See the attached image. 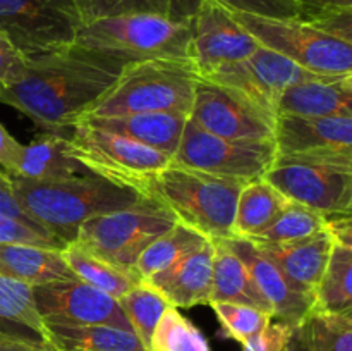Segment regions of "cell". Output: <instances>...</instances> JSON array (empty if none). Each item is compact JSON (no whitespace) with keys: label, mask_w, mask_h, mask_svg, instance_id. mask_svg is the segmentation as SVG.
<instances>
[{"label":"cell","mask_w":352,"mask_h":351,"mask_svg":"<svg viewBox=\"0 0 352 351\" xmlns=\"http://www.w3.org/2000/svg\"><path fill=\"white\" fill-rule=\"evenodd\" d=\"M21 150H23V143H19L0 123V169L9 176H12L16 171Z\"/></svg>","instance_id":"7bdbcfd3"},{"label":"cell","mask_w":352,"mask_h":351,"mask_svg":"<svg viewBox=\"0 0 352 351\" xmlns=\"http://www.w3.org/2000/svg\"><path fill=\"white\" fill-rule=\"evenodd\" d=\"M298 117H352V72L315 74L294 83L282 93L277 116Z\"/></svg>","instance_id":"d6986e66"},{"label":"cell","mask_w":352,"mask_h":351,"mask_svg":"<svg viewBox=\"0 0 352 351\" xmlns=\"http://www.w3.org/2000/svg\"><path fill=\"white\" fill-rule=\"evenodd\" d=\"M236 12L253 14V16L275 17V19H299L301 12L291 0H217Z\"/></svg>","instance_id":"8d00e7d4"},{"label":"cell","mask_w":352,"mask_h":351,"mask_svg":"<svg viewBox=\"0 0 352 351\" xmlns=\"http://www.w3.org/2000/svg\"><path fill=\"white\" fill-rule=\"evenodd\" d=\"M175 222L177 219L164 203L141 196L127 209L82 222L76 243L117 267L134 272V264L144 248Z\"/></svg>","instance_id":"52a82bcc"},{"label":"cell","mask_w":352,"mask_h":351,"mask_svg":"<svg viewBox=\"0 0 352 351\" xmlns=\"http://www.w3.org/2000/svg\"><path fill=\"white\" fill-rule=\"evenodd\" d=\"M292 332H294V327L280 320H270L256 336L243 344L241 351H285Z\"/></svg>","instance_id":"74e56055"},{"label":"cell","mask_w":352,"mask_h":351,"mask_svg":"<svg viewBox=\"0 0 352 351\" xmlns=\"http://www.w3.org/2000/svg\"><path fill=\"white\" fill-rule=\"evenodd\" d=\"M0 215H6L14 220H19V222L26 224V226L33 227V229L45 231L43 227L34 224L33 220L28 217V213L21 209L19 202H17L12 191V179H10V176L7 174L6 171H2V169H0Z\"/></svg>","instance_id":"60d3db41"},{"label":"cell","mask_w":352,"mask_h":351,"mask_svg":"<svg viewBox=\"0 0 352 351\" xmlns=\"http://www.w3.org/2000/svg\"><path fill=\"white\" fill-rule=\"evenodd\" d=\"M315 312H352V246L333 243L329 262L313 291Z\"/></svg>","instance_id":"83f0119b"},{"label":"cell","mask_w":352,"mask_h":351,"mask_svg":"<svg viewBox=\"0 0 352 351\" xmlns=\"http://www.w3.org/2000/svg\"><path fill=\"white\" fill-rule=\"evenodd\" d=\"M191 23H177L155 12L122 14L82 24L76 43L122 57L127 62H191ZM192 64V62H191Z\"/></svg>","instance_id":"5b68a950"},{"label":"cell","mask_w":352,"mask_h":351,"mask_svg":"<svg viewBox=\"0 0 352 351\" xmlns=\"http://www.w3.org/2000/svg\"><path fill=\"white\" fill-rule=\"evenodd\" d=\"M150 351H210V344L205 334L170 305L155 327Z\"/></svg>","instance_id":"d6a6232c"},{"label":"cell","mask_w":352,"mask_h":351,"mask_svg":"<svg viewBox=\"0 0 352 351\" xmlns=\"http://www.w3.org/2000/svg\"><path fill=\"white\" fill-rule=\"evenodd\" d=\"M305 23L311 24L322 33L352 45V9H336L308 17Z\"/></svg>","instance_id":"f35d334b"},{"label":"cell","mask_w":352,"mask_h":351,"mask_svg":"<svg viewBox=\"0 0 352 351\" xmlns=\"http://www.w3.org/2000/svg\"><path fill=\"white\" fill-rule=\"evenodd\" d=\"M198 79L191 62L158 58L129 62L112 88L82 117H116L136 112L189 116Z\"/></svg>","instance_id":"277c9868"},{"label":"cell","mask_w":352,"mask_h":351,"mask_svg":"<svg viewBox=\"0 0 352 351\" xmlns=\"http://www.w3.org/2000/svg\"><path fill=\"white\" fill-rule=\"evenodd\" d=\"M296 286L315 291L329 262L333 240L327 231L285 244H256Z\"/></svg>","instance_id":"44dd1931"},{"label":"cell","mask_w":352,"mask_h":351,"mask_svg":"<svg viewBox=\"0 0 352 351\" xmlns=\"http://www.w3.org/2000/svg\"><path fill=\"white\" fill-rule=\"evenodd\" d=\"M191 62L199 78L243 61L260 45L217 0H201L191 21Z\"/></svg>","instance_id":"9a60e30c"},{"label":"cell","mask_w":352,"mask_h":351,"mask_svg":"<svg viewBox=\"0 0 352 351\" xmlns=\"http://www.w3.org/2000/svg\"><path fill=\"white\" fill-rule=\"evenodd\" d=\"M67 136L45 133L31 143L23 145L12 178L48 181L88 174L85 167L67 153Z\"/></svg>","instance_id":"603a6c76"},{"label":"cell","mask_w":352,"mask_h":351,"mask_svg":"<svg viewBox=\"0 0 352 351\" xmlns=\"http://www.w3.org/2000/svg\"><path fill=\"white\" fill-rule=\"evenodd\" d=\"M327 217L301 203L289 202L268 226L250 237L254 244H285L325 231Z\"/></svg>","instance_id":"f546056e"},{"label":"cell","mask_w":352,"mask_h":351,"mask_svg":"<svg viewBox=\"0 0 352 351\" xmlns=\"http://www.w3.org/2000/svg\"><path fill=\"white\" fill-rule=\"evenodd\" d=\"M48 344L55 351H141L136 334L110 326L43 322ZM148 351V350H146Z\"/></svg>","instance_id":"cb8c5ba5"},{"label":"cell","mask_w":352,"mask_h":351,"mask_svg":"<svg viewBox=\"0 0 352 351\" xmlns=\"http://www.w3.org/2000/svg\"><path fill=\"white\" fill-rule=\"evenodd\" d=\"M155 12L177 23H191L201 0H151Z\"/></svg>","instance_id":"b9f144b4"},{"label":"cell","mask_w":352,"mask_h":351,"mask_svg":"<svg viewBox=\"0 0 352 351\" xmlns=\"http://www.w3.org/2000/svg\"><path fill=\"white\" fill-rule=\"evenodd\" d=\"M141 351H146V350H141Z\"/></svg>","instance_id":"c3c4849f"},{"label":"cell","mask_w":352,"mask_h":351,"mask_svg":"<svg viewBox=\"0 0 352 351\" xmlns=\"http://www.w3.org/2000/svg\"><path fill=\"white\" fill-rule=\"evenodd\" d=\"M67 141L69 157L86 171L143 196L150 182L172 162L155 148L86 123L76 124Z\"/></svg>","instance_id":"8992f818"},{"label":"cell","mask_w":352,"mask_h":351,"mask_svg":"<svg viewBox=\"0 0 352 351\" xmlns=\"http://www.w3.org/2000/svg\"><path fill=\"white\" fill-rule=\"evenodd\" d=\"M212 243L213 274L210 303H239L270 313V306L260 295L246 264L234 251L229 240H213Z\"/></svg>","instance_id":"7402d4cb"},{"label":"cell","mask_w":352,"mask_h":351,"mask_svg":"<svg viewBox=\"0 0 352 351\" xmlns=\"http://www.w3.org/2000/svg\"><path fill=\"white\" fill-rule=\"evenodd\" d=\"M10 179L14 196L28 217L65 244L76 241L82 222L127 209L143 196L91 172L48 181Z\"/></svg>","instance_id":"7a4b0ae2"},{"label":"cell","mask_w":352,"mask_h":351,"mask_svg":"<svg viewBox=\"0 0 352 351\" xmlns=\"http://www.w3.org/2000/svg\"><path fill=\"white\" fill-rule=\"evenodd\" d=\"M72 2L81 19V26L122 14L155 12L151 0H72Z\"/></svg>","instance_id":"e575fe53"},{"label":"cell","mask_w":352,"mask_h":351,"mask_svg":"<svg viewBox=\"0 0 352 351\" xmlns=\"http://www.w3.org/2000/svg\"><path fill=\"white\" fill-rule=\"evenodd\" d=\"M62 257L74 277L107 292L116 299H119L124 292L129 291L134 284L141 281L134 272L103 260L76 241L67 243L62 248Z\"/></svg>","instance_id":"4316f807"},{"label":"cell","mask_w":352,"mask_h":351,"mask_svg":"<svg viewBox=\"0 0 352 351\" xmlns=\"http://www.w3.org/2000/svg\"><path fill=\"white\" fill-rule=\"evenodd\" d=\"M230 12L258 45L284 55L306 71L325 76L352 72V45L322 33L305 21Z\"/></svg>","instance_id":"9c48e42d"},{"label":"cell","mask_w":352,"mask_h":351,"mask_svg":"<svg viewBox=\"0 0 352 351\" xmlns=\"http://www.w3.org/2000/svg\"><path fill=\"white\" fill-rule=\"evenodd\" d=\"M188 119V114L181 112H136L116 117H82L78 123L122 134L172 158L181 143Z\"/></svg>","instance_id":"ffe728a7"},{"label":"cell","mask_w":352,"mask_h":351,"mask_svg":"<svg viewBox=\"0 0 352 351\" xmlns=\"http://www.w3.org/2000/svg\"><path fill=\"white\" fill-rule=\"evenodd\" d=\"M244 184L246 181L219 178L170 162L150 182L144 196L164 203L177 222L206 240H230L237 196Z\"/></svg>","instance_id":"3957f363"},{"label":"cell","mask_w":352,"mask_h":351,"mask_svg":"<svg viewBox=\"0 0 352 351\" xmlns=\"http://www.w3.org/2000/svg\"><path fill=\"white\" fill-rule=\"evenodd\" d=\"M0 330L48 344L43 319L33 299V288L0 274Z\"/></svg>","instance_id":"d4e9b609"},{"label":"cell","mask_w":352,"mask_h":351,"mask_svg":"<svg viewBox=\"0 0 352 351\" xmlns=\"http://www.w3.org/2000/svg\"><path fill=\"white\" fill-rule=\"evenodd\" d=\"M79 28L72 0H0V31L26 58L71 47Z\"/></svg>","instance_id":"8fae6325"},{"label":"cell","mask_w":352,"mask_h":351,"mask_svg":"<svg viewBox=\"0 0 352 351\" xmlns=\"http://www.w3.org/2000/svg\"><path fill=\"white\" fill-rule=\"evenodd\" d=\"M277 157L274 140H230L188 119L172 164L239 181L263 178Z\"/></svg>","instance_id":"30bf717a"},{"label":"cell","mask_w":352,"mask_h":351,"mask_svg":"<svg viewBox=\"0 0 352 351\" xmlns=\"http://www.w3.org/2000/svg\"><path fill=\"white\" fill-rule=\"evenodd\" d=\"M219 319L222 334L243 346L272 320L270 313L239 303H210Z\"/></svg>","instance_id":"836d02e7"},{"label":"cell","mask_w":352,"mask_h":351,"mask_svg":"<svg viewBox=\"0 0 352 351\" xmlns=\"http://www.w3.org/2000/svg\"><path fill=\"white\" fill-rule=\"evenodd\" d=\"M309 351H352V312H311L299 323Z\"/></svg>","instance_id":"1f68e13d"},{"label":"cell","mask_w":352,"mask_h":351,"mask_svg":"<svg viewBox=\"0 0 352 351\" xmlns=\"http://www.w3.org/2000/svg\"><path fill=\"white\" fill-rule=\"evenodd\" d=\"M301 12L299 19L305 21L316 14L336 9H352V0H291Z\"/></svg>","instance_id":"f6af8a7d"},{"label":"cell","mask_w":352,"mask_h":351,"mask_svg":"<svg viewBox=\"0 0 352 351\" xmlns=\"http://www.w3.org/2000/svg\"><path fill=\"white\" fill-rule=\"evenodd\" d=\"M263 178L289 202L323 215L352 210V155H277Z\"/></svg>","instance_id":"ba28073f"},{"label":"cell","mask_w":352,"mask_h":351,"mask_svg":"<svg viewBox=\"0 0 352 351\" xmlns=\"http://www.w3.org/2000/svg\"><path fill=\"white\" fill-rule=\"evenodd\" d=\"M117 301H119V306L122 308L126 319L129 320L133 332L141 341L144 350L150 351L155 327H157L158 320L162 319L165 310L170 306V303L158 289H155L146 281H140L138 284H134Z\"/></svg>","instance_id":"4dcf8cb0"},{"label":"cell","mask_w":352,"mask_h":351,"mask_svg":"<svg viewBox=\"0 0 352 351\" xmlns=\"http://www.w3.org/2000/svg\"><path fill=\"white\" fill-rule=\"evenodd\" d=\"M0 351H55L50 344L38 343L26 337L14 336V334L0 330Z\"/></svg>","instance_id":"bcb514c9"},{"label":"cell","mask_w":352,"mask_h":351,"mask_svg":"<svg viewBox=\"0 0 352 351\" xmlns=\"http://www.w3.org/2000/svg\"><path fill=\"white\" fill-rule=\"evenodd\" d=\"M0 243L38 244V246L57 248V250H62L65 246V243H62L54 234L33 229V227L6 215H0Z\"/></svg>","instance_id":"d590c367"},{"label":"cell","mask_w":352,"mask_h":351,"mask_svg":"<svg viewBox=\"0 0 352 351\" xmlns=\"http://www.w3.org/2000/svg\"><path fill=\"white\" fill-rule=\"evenodd\" d=\"M127 64L78 43L30 57L23 74L0 88V103L19 110L45 133L64 134L112 88Z\"/></svg>","instance_id":"6da1fadb"},{"label":"cell","mask_w":352,"mask_h":351,"mask_svg":"<svg viewBox=\"0 0 352 351\" xmlns=\"http://www.w3.org/2000/svg\"><path fill=\"white\" fill-rule=\"evenodd\" d=\"M26 67V57L17 52L9 38L0 31V88L10 85L23 74Z\"/></svg>","instance_id":"ab89813d"},{"label":"cell","mask_w":352,"mask_h":351,"mask_svg":"<svg viewBox=\"0 0 352 351\" xmlns=\"http://www.w3.org/2000/svg\"><path fill=\"white\" fill-rule=\"evenodd\" d=\"M205 241L206 237L196 233L195 229L175 222L170 229L165 231L153 243L144 248L134 264V272L141 281H146L148 277L167 268L189 251L201 246Z\"/></svg>","instance_id":"f1b7e54d"},{"label":"cell","mask_w":352,"mask_h":351,"mask_svg":"<svg viewBox=\"0 0 352 351\" xmlns=\"http://www.w3.org/2000/svg\"><path fill=\"white\" fill-rule=\"evenodd\" d=\"M285 351H309L308 346H306L305 339H302V334L301 330H299V327H296L294 332H292V337L291 341H289Z\"/></svg>","instance_id":"7dc6e473"},{"label":"cell","mask_w":352,"mask_h":351,"mask_svg":"<svg viewBox=\"0 0 352 351\" xmlns=\"http://www.w3.org/2000/svg\"><path fill=\"white\" fill-rule=\"evenodd\" d=\"M241 260L246 264L251 279L260 295L270 306L272 320H280L291 327H298L313 308V295L296 286L260 248L250 240L230 237Z\"/></svg>","instance_id":"2e32d148"},{"label":"cell","mask_w":352,"mask_h":351,"mask_svg":"<svg viewBox=\"0 0 352 351\" xmlns=\"http://www.w3.org/2000/svg\"><path fill=\"white\" fill-rule=\"evenodd\" d=\"M289 200L265 178L248 181L241 189L234 213V237L250 240L285 209Z\"/></svg>","instance_id":"484cf974"},{"label":"cell","mask_w":352,"mask_h":351,"mask_svg":"<svg viewBox=\"0 0 352 351\" xmlns=\"http://www.w3.org/2000/svg\"><path fill=\"white\" fill-rule=\"evenodd\" d=\"M274 143L287 155H352V117L277 116Z\"/></svg>","instance_id":"e0dca14e"},{"label":"cell","mask_w":352,"mask_h":351,"mask_svg":"<svg viewBox=\"0 0 352 351\" xmlns=\"http://www.w3.org/2000/svg\"><path fill=\"white\" fill-rule=\"evenodd\" d=\"M33 299L43 322L100 323L133 332L119 301L78 277L33 286Z\"/></svg>","instance_id":"5bb4252c"},{"label":"cell","mask_w":352,"mask_h":351,"mask_svg":"<svg viewBox=\"0 0 352 351\" xmlns=\"http://www.w3.org/2000/svg\"><path fill=\"white\" fill-rule=\"evenodd\" d=\"M325 217H327L325 231L332 236L333 243L352 246L351 213H332V215H325Z\"/></svg>","instance_id":"ee69618b"},{"label":"cell","mask_w":352,"mask_h":351,"mask_svg":"<svg viewBox=\"0 0 352 351\" xmlns=\"http://www.w3.org/2000/svg\"><path fill=\"white\" fill-rule=\"evenodd\" d=\"M311 76H315V72L306 71L284 55L260 45L246 58L223 65L203 79L236 89L258 109L277 119V105L282 93L294 83Z\"/></svg>","instance_id":"4fadbf2b"},{"label":"cell","mask_w":352,"mask_h":351,"mask_svg":"<svg viewBox=\"0 0 352 351\" xmlns=\"http://www.w3.org/2000/svg\"><path fill=\"white\" fill-rule=\"evenodd\" d=\"M213 274V243L206 240L164 270L146 279L175 308L208 305Z\"/></svg>","instance_id":"ac0fdd59"},{"label":"cell","mask_w":352,"mask_h":351,"mask_svg":"<svg viewBox=\"0 0 352 351\" xmlns=\"http://www.w3.org/2000/svg\"><path fill=\"white\" fill-rule=\"evenodd\" d=\"M189 120L203 131L230 140H274V117L236 89L203 78L196 83Z\"/></svg>","instance_id":"7c38bea8"}]
</instances>
